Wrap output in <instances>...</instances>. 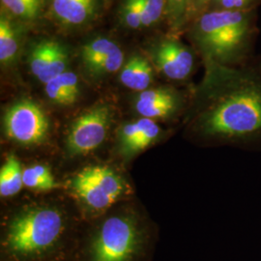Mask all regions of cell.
I'll return each mask as SVG.
<instances>
[{
  "instance_id": "16",
  "label": "cell",
  "mask_w": 261,
  "mask_h": 261,
  "mask_svg": "<svg viewBox=\"0 0 261 261\" xmlns=\"http://www.w3.org/2000/svg\"><path fill=\"white\" fill-rule=\"evenodd\" d=\"M18 51V41L16 32L9 20L4 16L0 19V61L8 64L15 59Z\"/></svg>"
},
{
  "instance_id": "6",
  "label": "cell",
  "mask_w": 261,
  "mask_h": 261,
  "mask_svg": "<svg viewBox=\"0 0 261 261\" xmlns=\"http://www.w3.org/2000/svg\"><path fill=\"white\" fill-rule=\"evenodd\" d=\"M4 128L10 140L25 145L37 144L47 137L48 120L37 103L23 100L7 111Z\"/></svg>"
},
{
  "instance_id": "21",
  "label": "cell",
  "mask_w": 261,
  "mask_h": 261,
  "mask_svg": "<svg viewBox=\"0 0 261 261\" xmlns=\"http://www.w3.org/2000/svg\"><path fill=\"white\" fill-rule=\"evenodd\" d=\"M123 18L130 28H139L142 25L140 16V0H127L123 8Z\"/></svg>"
},
{
  "instance_id": "9",
  "label": "cell",
  "mask_w": 261,
  "mask_h": 261,
  "mask_svg": "<svg viewBox=\"0 0 261 261\" xmlns=\"http://www.w3.org/2000/svg\"><path fill=\"white\" fill-rule=\"evenodd\" d=\"M159 70L170 80L182 81L191 74L194 58L186 47L176 42L162 43L154 55Z\"/></svg>"
},
{
  "instance_id": "26",
  "label": "cell",
  "mask_w": 261,
  "mask_h": 261,
  "mask_svg": "<svg viewBox=\"0 0 261 261\" xmlns=\"http://www.w3.org/2000/svg\"><path fill=\"white\" fill-rule=\"evenodd\" d=\"M217 1H220V2H222V1H223V0H217Z\"/></svg>"
},
{
  "instance_id": "10",
  "label": "cell",
  "mask_w": 261,
  "mask_h": 261,
  "mask_svg": "<svg viewBox=\"0 0 261 261\" xmlns=\"http://www.w3.org/2000/svg\"><path fill=\"white\" fill-rule=\"evenodd\" d=\"M178 99L175 94L167 89H150L140 94L136 110L143 118H165L177 110Z\"/></svg>"
},
{
  "instance_id": "24",
  "label": "cell",
  "mask_w": 261,
  "mask_h": 261,
  "mask_svg": "<svg viewBox=\"0 0 261 261\" xmlns=\"http://www.w3.org/2000/svg\"><path fill=\"white\" fill-rule=\"evenodd\" d=\"M252 0H223L221 5L226 10L238 11L243 7L247 6Z\"/></svg>"
},
{
  "instance_id": "22",
  "label": "cell",
  "mask_w": 261,
  "mask_h": 261,
  "mask_svg": "<svg viewBox=\"0 0 261 261\" xmlns=\"http://www.w3.org/2000/svg\"><path fill=\"white\" fill-rule=\"evenodd\" d=\"M57 77L63 85V87L65 88L67 93L69 94L70 97L74 100V102H75L80 94L79 81H77L76 75L73 72L65 71L63 74L58 75Z\"/></svg>"
},
{
  "instance_id": "15",
  "label": "cell",
  "mask_w": 261,
  "mask_h": 261,
  "mask_svg": "<svg viewBox=\"0 0 261 261\" xmlns=\"http://www.w3.org/2000/svg\"><path fill=\"white\" fill-rule=\"evenodd\" d=\"M22 181L23 186L34 190L47 191L58 188V184L53 176L51 171L42 165H35L24 169L22 173Z\"/></svg>"
},
{
  "instance_id": "18",
  "label": "cell",
  "mask_w": 261,
  "mask_h": 261,
  "mask_svg": "<svg viewBox=\"0 0 261 261\" xmlns=\"http://www.w3.org/2000/svg\"><path fill=\"white\" fill-rule=\"evenodd\" d=\"M10 13L22 19H36L44 5V0H1Z\"/></svg>"
},
{
  "instance_id": "12",
  "label": "cell",
  "mask_w": 261,
  "mask_h": 261,
  "mask_svg": "<svg viewBox=\"0 0 261 261\" xmlns=\"http://www.w3.org/2000/svg\"><path fill=\"white\" fill-rule=\"evenodd\" d=\"M153 80V70L148 61L140 56H135L123 67L120 81L126 87L144 91Z\"/></svg>"
},
{
  "instance_id": "20",
  "label": "cell",
  "mask_w": 261,
  "mask_h": 261,
  "mask_svg": "<svg viewBox=\"0 0 261 261\" xmlns=\"http://www.w3.org/2000/svg\"><path fill=\"white\" fill-rule=\"evenodd\" d=\"M45 90L47 97L55 103L65 106L75 103L70 95L67 93L65 88L63 87L57 76L45 84Z\"/></svg>"
},
{
  "instance_id": "14",
  "label": "cell",
  "mask_w": 261,
  "mask_h": 261,
  "mask_svg": "<svg viewBox=\"0 0 261 261\" xmlns=\"http://www.w3.org/2000/svg\"><path fill=\"white\" fill-rule=\"evenodd\" d=\"M119 48L120 47H118L114 42H112L107 38L96 39L92 42L86 44L83 47L82 56H83L84 65L86 66V68L89 71H91L94 66L96 65L100 60L115 53Z\"/></svg>"
},
{
  "instance_id": "19",
  "label": "cell",
  "mask_w": 261,
  "mask_h": 261,
  "mask_svg": "<svg viewBox=\"0 0 261 261\" xmlns=\"http://www.w3.org/2000/svg\"><path fill=\"white\" fill-rule=\"evenodd\" d=\"M140 2L141 23L143 27H149L163 15L166 0H140Z\"/></svg>"
},
{
  "instance_id": "11",
  "label": "cell",
  "mask_w": 261,
  "mask_h": 261,
  "mask_svg": "<svg viewBox=\"0 0 261 261\" xmlns=\"http://www.w3.org/2000/svg\"><path fill=\"white\" fill-rule=\"evenodd\" d=\"M56 17L66 25H81L91 19L96 9V0H51Z\"/></svg>"
},
{
  "instance_id": "17",
  "label": "cell",
  "mask_w": 261,
  "mask_h": 261,
  "mask_svg": "<svg viewBox=\"0 0 261 261\" xmlns=\"http://www.w3.org/2000/svg\"><path fill=\"white\" fill-rule=\"evenodd\" d=\"M161 135V129L158 125L149 118H142V128L138 138L133 142L130 148L125 155L130 156L140 151L146 149L153 142H155Z\"/></svg>"
},
{
  "instance_id": "8",
  "label": "cell",
  "mask_w": 261,
  "mask_h": 261,
  "mask_svg": "<svg viewBox=\"0 0 261 261\" xmlns=\"http://www.w3.org/2000/svg\"><path fill=\"white\" fill-rule=\"evenodd\" d=\"M28 61L31 73L46 84L65 72L67 54L57 42L42 41L32 48Z\"/></svg>"
},
{
  "instance_id": "1",
  "label": "cell",
  "mask_w": 261,
  "mask_h": 261,
  "mask_svg": "<svg viewBox=\"0 0 261 261\" xmlns=\"http://www.w3.org/2000/svg\"><path fill=\"white\" fill-rule=\"evenodd\" d=\"M195 130L204 140L238 149L261 151V77L227 76Z\"/></svg>"
},
{
  "instance_id": "5",
  "label": "cell",
  "mask_w": 261,
  "mask_h": 261,
  "mask_svg": "<svg viewBox=\"0 0 261 261\" xmlns=\"http://www.w3.org/2000/svg\"><path fill=\"white\" fill-rule=\"evenodd\" d=\"M72 187L87 205L101 210L112 205L121 196L124 182L111 168L98 166L83 169L73 179Z\"/></svg>"
},
{
  "instance_id": "4",
  "label": "cell",
  "mask_w": 261,
  "mask_h": 261,
  "mask_svg": "<svg viewBox=\"0 0 261 261\" xmlns=\"http://www.w3.org/2000/svg\"><path fill=\"white\" fill-rule=\"evenodd\" d=\"M138 243L139 234L133 221L112 217L103 223L94 240L91 261H130Z\"/></svg>"
},
{
  "instance_id": "2",
  "label": "cell",
  "mask_w": 261,
  "mask_h": 261,
  "mask_svg": "<svg viewBox=\"0 0 261 261\" xmlns=\"http://www.w3.org/2000/svg\"><path fill=\"white\" fill-rule=\"evenodd\" d=\"M63 229L61 214L51 208H41L16 218L9 226L7 246L19 254H33L50 248Z\"/></svg>"
},
{
  "instance_id": "7",
  "label": "cell",
  "mask_w": 261,
  "mask_h": 261,
  "mask_svg": "<svg viewBox=\"0 0 261 261\" xmlns=\"http://www.w3.org/2000/svg\"><path fill=\"white\" fill-rule=\"evenodd\" d=\"M111 113L105 106H99L81 115L71 127L67 145L72 154H86L99 147L109 129Z\"/></svg>"
},
{
  "instance_id": "3",
  "label": "cell",
  "mask_w": 261,
  "mask_h": 261,
  "mask_svg": "<svg viewBox=\"0 0 261 261\" xmlns=\"http://www.w3.org/2000/svg\"><path fill=\"white\" fill-rule=\"evenodd\" d=\"M247 15L241 11H216L199 21V40L208 53L226 58L241 46L248 32Z\"/></svg>"
},
{
  "instance_id": "25",
  "label": "cell",
  "mask_w": 261,
  "mask_h": 261,
  "mask_svg": "<svg viewBox=\"0 0 261 261\" xmlns=\"http://www.w3.org/2000/svg\"><path fill=\"white\" fill-rule=\"evenodd\" d=\"M194 1H196V3L198 4V3H205L207 0H194Z\"/></svg>"
},
{
  "instance_id": "13",
  "label": "cell",
  "mask_w": 261,
  "mask_h": 261,
  "mask_svg": "<svg viewBox=\"0 0 261 261\" xmlns=\"http://www.w3.org/2000/svg\"><path fill=\"white\" fill-rule=\"evenodd\" d=\"M21 166L15 155H10L0 169V195L8 197L17 195L23 186Z\"/></svg>"
},
{
  "instance_id": "23",
  "label": "cell",
  "mask_w": 261,
  "mask_h": 261,
  "mask_svg": "<svg viewBox=\"0 0 261 261\" xmlns=\"http://www.w3.org/2000/svg\"><path fill=\"white\" fill-rule=\"evenodd\" d=\"M168 2L169 11L174 19H181L183 18L188 6L192 0H166Z\"/></svg>"
}]
</instances>
